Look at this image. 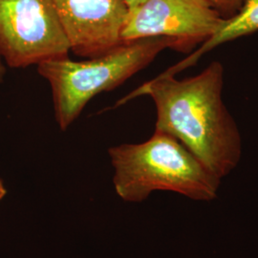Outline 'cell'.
<instances>
[{
	"instance_id": "obj_1",
	"label": "cell",
	"mask_w": 258,
	"mask_h": 258,
	"mask_svg": "<svg viewBox=\"0 0 258 258\" xmlns=\"http://www.w3.org/2000/svg\"><path fill=\"white\" fill-rule=\"evenodd\" d=\"M224 73L215 60L183 80L166 71L135 92L153 100L155 130L177 139L221 181L238 166L243 153L238 125L223 100Z\"/></svg>"
},
{
	"instance_id": "obj_2",
	"label": "cell",
	"mask_w": 258,
	"mask_h": 258,
	"mask_svg": "<svg viewBox=\"0 0 258 258\" xmlns=\"http://www.w3.org/2000/svg\"><path fill=\"white\" fill-rule=\"evenodd\" d=\"M113 184L120 199L141 203L154 191H171L199 202L217 198L221 180L177 139L155 130L141 144L109 148Z\"/></svg>"
},
{
	"instance_id": "obj_3",
	"label": "cell",
	"mask_w": 258,
	"mask_h": 258,
	"mask_svg": "<svg viewBox=\"0 0 258 258\" xmlns=\"http://www.w3.org/2000/svg\"><path fill=\"white\" fill-rule=\"evenodd\" d=\"M177 47L171 37H145L123 41L87 60L74 61L66 56L39 63L38 74L52 89L58 127L67 130L95 96L115 89L150 64L162 51H177Z\"/></svg>"
},
{
	"instance_id": "obj_4",
	"label": "cell",
	"mask_w": 258,
	"mask_h": 258,
	"mask_svg": "<svg viewBox=\"0 0 258 258\" xmlns=\"http://www.w3.org/2000/svg\"><path fill=\"white\" fill-rule=\"evenodd\" d=\"M53 0H0V55L12 68L68 56Z\"/></svg>"
},
{
	"instance_id": "obj_5",
	"label": "cell",
	"mask_w": 258,
	"mask_h": 258,
	"mask_svg": "<svg viewBox=\"0 0 258 258\" xmlns=\"http://www.w3.org/2000/svg\"><path fill=\"white\" fill-rule=\"evenodd\" d=\"M225 20L208 0H147L129 14L121 39L171 37L177 51L187 53L209 40Z\"/></svg>"
},
{
	"instance_id": "obj_6",
	"label": "cell",
	"mask_w": 258,
	"mask_h": 258,
	"mask_svg": "<svg viewBox=\"0 0 258 258\" xmlns=\"http://www.w3.org/2000/svg\"><path fill=\"white\" fill-rule=\"evenodd\" d=\"M70 51L92 58L120 45L128 19L124 0H53Z\"/></svg>"
},
{
	"instance_id": "obj_7",
	"label": "cell",
	"mask_w": 258,
	"mask_h": 258,
	"mask_svg": "<svg viewBox=\"0 0 258 258\" xmlns=\"http://www.w3.org/2000/svg\"><path fill=\"white\" fill-rule=\"evenodd\" d=\"M258 31V0H244L242 7L232 18L226 19L221 28L209 40L200 47L187 58L168 69L175 75L181 70L194 66L202 55L209 53L216 47L227 42L247 37Z\"/></svg>"
},
{
	"instance_id": "obj_8",
	"label": "cell",
	"mask_w": 258,
	"mask_h": 258,
	"mask_svg": "<svg viewBox=\"0 0 258 258\" xmlns=\"http://www.w3.org/2000/svg\"><path fill=\"white\" fill-rule=\"evenodd\" d=\"M212 7L216 10L222 18L229 19L232 18L243 5L244 0H208Z\"/></svg>"
},
{
	"instance_id": "obj_9",
	"label": "cell",
	"mask_w": 258,
	"mask_h": 258,
	"mask_svg": "<svg viewBox=\"0 0 258 258\" xmlns=\"http://www.w3.org/2000/svg\"><path fill=\"white\" fill-rule=\"evenodd\" d=\"M127 7H128L129 14L131 12H133L134 10L137 9L138 7H140L144 2H146L147 0H124Z\"/></svg>"
},
{
	"instance_id": "obj_10",
	"label": "cell",
	"mask_w": 258,
	"mask_h": 258,
	"mask_svg": "<svg viewBox=\"0 0 258 258\" xmlns=\"http://www.w3.org/2000/svg\"><path fill=\"white\" fill-rule=\"evenodd\" d=\"M5 74H6V67H5V65L3 64L2 57L0 55V83L3 82V79H4Z\"/></svg>"
},
{
	"instance_id": "obj_11",
	"label": "cell",
	"mask_w": 258,
	"mask_h": 258,
	"mask_svg": "<svg viewBox=\"0 0 258 258\" xmlns=\"http://www.w3.org/2000/svg\"><path fill=\"white\" fill-rule=\"evenodd\" d=\"M6 194H7V189H6L5 185H4L3 181L0 179V200H2L5 197Z\"/></svg>"
}]
</instances>
